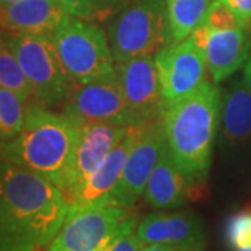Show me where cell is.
I'll list each match as a JSON object with an SVG mask.
<instances>
[{"label": "cell", "mask_w": 251, "mask_h": 251, "mask_svg": "<svg viewBox=\"0 0 251 251\" xmlns=\"http://www.w3.org/2000/svg\"><path fill=\"white\" fill-rule=\"evenodd\" d=\"M69 208L52 181L0 159V251L46 250Z\"/></svg>", "instance_id": "1"}, {"label": "cell", "mask_w": 251, "mask_h": 251, "mask_svg": "<svg viewBox=\"0 0 251 251\" xmlns=\"http://www.w3.org/2000/svg\"><path fill=\"white\" fill-rule=\"evenodd\" d=\"M143 247V242L138 239L134 230V232H127V233L117 236L105 249V251H141Z\"/></svg>", "instance_id": "25"}, {"label": "cell", "mask_w": 251, "mask_h": 251, "mask_svg": "<svg viewBox=\"0 0 251 251\" xmlns=\"http://www.w3.org/2000/svg\"><path fill=\"white\" fill-rule=\"evenodd\" d=\"M141 251H206V250H194V249H184L171 244H148L144 246Z\"/></svg>", "instance_id": "26"}, {"label": "cell", "mask_w": 251, "mask_h": 251, "mask_svg": "<svg viewBox=\"0 0 251 251\" xmlns=\"http://www.w3.org/2000/svg\"><path fill=\"white\" fill-rule=\"evenodd\" d=\"M135 234L148 244H171L184 249L206 250V233L204 222L193 211L156 212L144 216L135 227Z\"/></svg>", "instance_id": "13"}, {"label": "cell", "mask_w": 251, "mask_h": 251, "mask_svg": "<svg viewBox=\"0 0 251 251\" xmlns=\"http://www.w3.org/2000/svg\"><path fill=\"white\" fill-rule=\"evenodd\" d=\"M219 126L226 144H242L251 138V92L244 81L234 80L225 92Z\"/></svg>", "instance_id": "18"}, {"label": "cell", "mask_w": 251, "mask_h": 251, "mask_svg": "<svg viewBox=\"0 0 251 251\" xmlns=\"http://www.w3.org/2000/svg\"><path fill=\"white\" fill-rule=\"evenodd\" d=\"M138 131H140V126L128 127L125 137L112 148V151L100 163L97 172L77 193V196L70 201V206L84 208V206L109 205V197L120 180L127 158L138 137Z\"/></svg>", "instance_id": "15"}, {"label": "cell", "mask_w": 251, "mask_h": 251, "mask_svg": "<svg viewBox=\"0 0 251 251\" xmlns=\"http://www.w3.org/2000/svg\"><path fill=\"white\" fill-rule=\"evenodd\" d=\"M109 44L116 63L158 53L173 44L165 0H128L112 18Z\"/></svg>", "instance_id": "4"}, {"label": "cell", "mask_w": 251, "mask_h": 251, "mask_svg": "<svg viewBox=\"0 0 251 251\" xmlns=\"http://www.w3.org/2000/svg\"><path fill=\"white\" fill-rule=\"evenodd\" d=\"M67 16L60 0H17L0 6V31L52 35Z\"/></svg>", "instance_id": "17"}, {"label": "cell", "mask_w": 251, "mask_h": 251, "mask_svg": "<svg viewBox=\"0 0 251 251\" xmlns=\"http://www.w3.org/2000/svg\"><path fill=\"white\" fill-rule=\"evenodd\" d=\"M73 17L91 23H106L116 16L128 0H60Z\"/></svg>", "instance_id": "22"}, {"label": "cell", "mask_w": 251, "mask_h": 251, "mask_svg": "<svg viewBox=\"0 0 251 251\" xmlns=\"http://www.w3.org/2000/svg\"><path fill=\"white\" fill-rule=\"evenodd\" d=\"M173 44L181 42L204 21L215 0H165Z\"/></svg>", "instance_id": "19"}, {"label": "cell", "mask_w": 251, "mask_h": 251, "mask_svg": "<svg viewBox=\"0 0 251 251\" xmlns=\"http://www.w3.org/2000/svg\"><path fill=\"white\" fill-rule=\"evenodd\" d=\"M128 127L109 123H92L78 127L69 177V201L77 196L97 172L112 148L125 137Z\"/></svg>", "instance_id": "12"}, {"label": "cell", "mask_w": 251, "mask_h": 251, "mask_svg": "<svg viewBox=\"0 0 251 251\" xmlns=\"http://www.w3.org/2000/svg\"><path fill=\"white\" fill-rule=\"evenodd\" d=\"M209 28V27H208ZM251 50V28L237 25L211 29L206 39V70L215 84L222 82L247 62Z\"/></svg>", "instance_id": "16"}, {"label": "cell", "mask_w": 251, "mask_h": 251, "mask_svg": "<svg viewBox=\"0 0 251 251\" xmlns=\"http://www.w3.org/2000/svg\"><path fill=\"white\" fill-rule=\"evenodd\" d=\"M233 251H251V246L250 247H244V249H236Z\"/></svg>", "instance_id": "29"}, {"label": "cell", "mask_w": 251, "mask_h": 251, "mask_svg": "<svg viewBox=\"0 0 251 251\" xmlns=\"http://www.w3.org/2000/svg\"><path fill=\"white\" fill-rule=\"evenodd\" d=\"M243 81L246 84V87L249 88V91L251 92V56L249 57V62L244 67V73H243Z\"/></svg>", "instance_id": "27"}, {"label": "cell", "mask_w": 251, "mask_h": 251, "mask_svg": "<svg viewBox=\"0 0 251 251\" xmlns=\"http://www.w3.org/2000/svg\"><path fill=\"white\" fill-rule=\"evenodd\" d=\"M77 133L69 117L35 100L17 137L0 141V159L44 176L67 196Z\"/></svg>", "instance_id": "3"}, {"label": "cell", "mask_w": 251, "mask_h": 251, "mask_svg": "<svg viewBox=\"0 0 251 251\" xmlns=\"http://www.w3.org/2000/svg\"><path fill=\"white\" fill-rule=\"evenodd\" d=\"M52 38L63 67L77 85L116 73L109 36L97 23L69 14Z\"/></svg>", "instance_id": "5"}, {"label": "cell", "mask_w": 251, "mask_h": 251, "mask_svg": "<svg viewBox=\"0 0 251 251\" xmlns=\"http://www.w3.org/2000/svg\"><path fill=\"white\" fill-rule=\"evenodd\" d=\"M1 34L17 54L36 102L46 108H57L66 103L77 84L63 67L52 35L25 32Z\"/></svg>", "instance_id": "6"}, {"label": "cell", "mask_w": 251, "mask_h": 251, "mask_svg": "<svg viewBox=\"0 0 251 251\" xmlns=\"http://www.w3.org/2000/svg\"><path fill=\"white\" fill-rule=\"evenodd\" d=\"M13 1H17V0H0V6H3V4H9V3H13Z\"/></svg>", "instance_id": "28"}, {"label": "cell", "mask_w": 251, "mask_h": 251, "mask_svg": "<svg viewBox=\"0 0 251 251\" xmlns=\"http://www.w3.org/2000/svg\"><path fill=\"white\" fill-rule=\"evenodd\" d=\"M62 113L77 127L92 123L141 126L126 102L116 73L88 84L75 85Z\"/></svg>", "instance_id": "8"}, {"label": "cell", "mask_w": 251, "mask_h": 251, "mask_svg": "<svg viewBox=\"0 0 251 251\" xmlns=\"http://www.w3.org/2000/svg\"><path fill=\"white\" fill-rule=\"evenodd\" d=\"M222 92L215 82H204L196 92L165 109V138L172 159L186 176L204 184L221 125Z\"/></svg>", "instance_id": "2"}, {"label": "cell", "mask_w": 251, "mask_h": 251, "mask_svg": "<svg viewBox=\"0 0 251 251\" xmlns=\"http://www.w3.org/2000/svg\"><path fill=\"white\" fill-rule=\"evenodd\" d=\"M137 225L138 218L131 208L70 206L46 251H105L117 236L134 232Z\"/></svg>", "instance_id": "7"}, {"label": "cell", "mask_w": 251, "mask_h": 251, "mask_svg": "<svg viewBox=\"0 0 251 251\" xmlns=\"http://www.w3.org/2000/svg\"><path fill=\"white\" fill-rule=\"evenodd\" d=\"M25 99L13 91L0 88V141L17 137L25 120Z\"/></svg>", "instance_id": "21"}, {"label": "cell", "mask_w": 251, "mask_h": 251, "mask_svg": "<svg viewBox=\"0 0 251 251\" xmlns=\"http://www.w3.org/2000/svg\"><path fill=\"white\" fill-rule=\"evenodd\" d=\"M165 144L162 117L140 126L138 137L127 158L120 180L109 197V205L134 209L140 198L144 197L148 179L161 158Z\"/></svg>", "instance_id": "9"}, {"label": "cell", "mask_w": 251, "mask_h": 251, "mask_svg": "<svg viewBox=\"0 0 251 251\" xmlns=\"http://www.w3.org/2000/svg\"><path fill=\"white\" fill-rule=\"evenodd\" d=\"M202 186L186 176L172 159L168 144L155 165L144 191V200L155 209H176L200 196Z\"/></svg>", "instance_id": "14"}, {"label": "cell", "mask_w": 251, "mask_h": 251, "mask_svg": "<svg viewBox=\"0 0 251 251\" xmlns=\"http://www.w3.org/2000/svg\"><path fill=\"white\" fill-rule=\"evenodd\" d=\"M116 75L138 125L161 119L166 106L153 54L116 63Z\"/></svg>", "instance_id": "11"}, {"label": "cell", "mask_w": 251, "mask_h": 251, "mask_svg": "<svg viewBox=\"0 0 251 251\" xmlns=\"http://www.w3.org/2000/svg\"><path fill=\"white\" fill-rule=\"evenodd\" d=\"M227 244L236 249L251 246V211H240L229 218L225 227Z\"/></svg>", "instance_id": "23"}, {"label": "cell", "mask_w": 251, "mask_h": 251, "mask_svg": "<svg viewBox=\"0 0 251 251\" xmlns=\"http://www.w3.org/2000/svg\"><path fill=\"white\" fill-rule=\"evenodd\" d=\"M0 88L13 91L23 99L34 97L31 84L23 70L17 54L0 32Z\"/></svg>", "instance_id": "20"}, {"label": "cell", "mask_w": 251, "mask_h": 251, "mask_svg": "<svg viewBox=\"0 0 251 251\" xmlns=\"http://www.w3.org/2000/svg\"><path fill=\"white\" fill-rule=\"evenodd\" d=\"M233 13L237 23L244 28H251V0H221Z\"/></svg>", "instance_id": "24"}, {"label": "cell", "mask_w": 251, "mask_h": 251, "mask_svg": "<svg viewBox=\"0 0 251 251\" xmlns=\"http://www.w3.org/2000/svg\"><path fill=\"white\" fill-rule=\"evenodd\" d=\"M155 62L166 108L191 95L206 82L205 53L191 36L161 49L155 53Z\"/></svg>", "instance_id": "10"}]
</instances>
